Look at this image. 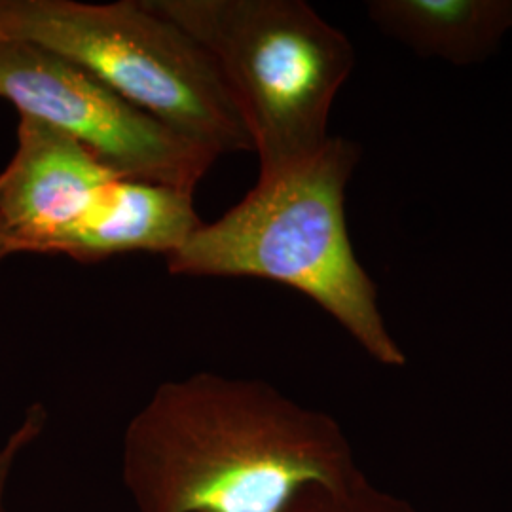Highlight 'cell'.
Returning a JSON list of instances; mask_svg holds the SVG:
<instances>
[{
  "label": "cell",
  "instance_id": "obj_1",
  "mask_svg": "<svg viewBox=\"0 0 512 512\" xmlns=\"http://www.w3.org/2000/svg\"><path fill=\"white\" fill-rule=\"evenodd\" d=\"M363 476L327 412L217 372L158 385L122 439V482L137 512H283L310 486Z\"/></svg>",
  "mask_w": 512,
  "mask_h": 512
},
{
  "label": "cell",
  "instance_id": "obj_2",
  "mask_svg": "<svg viewBox=\"0 0 512 512\" xmlns=\"http://www.w3.org/2000/svg\"><path fill=\"white\" fill-rule=\"evenodd\" d=\"M359 162L357 143L330 137L308 160L260 173L241 202L165 256L167 270L287 285L329 313L372 361L401 368L406 353L349 238L346 192Z\"/></svg>",
  "mask_w": 512,
  "mask_h": 512
},
{
  "label": "cell",
  "instance_id": "obj_3",
  "mask_svg": "<svg viewBox=\"0 0 512 512\" xmlns=\"http://www.w3.org/2000/svg\"><path fill=\"white\" fill-rule=\"evenodd\" d=\"M213 59L260 173L327 145L330 110L355 67L349 38L302 0H148Z\"/></svg>",
  "mask_w": 512,
  "mask_h": 512
},
{
  "label": "cell",
  "instance_id": "obj_4",
  "mask_svg": "<svg viewBox=\"0 0 512 512\" xmlns=\"http://www.w3.org/2000/svg\"><path fill=\"white\" fill-rule=\"evenodd\" d=\"M0 37L73 61L217 156L253 150L213 59L148 0H0Z\"/></svg>",
  "mask_w": 512,
  "mask_h": 512
},
{
  "label": "cell",
  "instance_id": "obj_5",
  "mask_svg": "<svg viewBox=\"0 0 512 512\" xmlns=\"http://www.w3.org/2000/svg\"><path fill=\"white\" fill-rule=\"evenodd\" d=\"M0 99L73 137L116 173L184 192L219 160L137 109L93 74L40 46L0 37Z\"/></svg>",
  "mask_w": 512,
  "mask_h": 512
},
{
  "label": "cell",
  "instance_id": "obj_6",
  "mask_svg": "<svg viewBox=\"0 0 512 512\" xmlns=\"http://www.w3.org/2000/svg\"><path fill=\"white\" fill-rule=\"evenodd\" d=\"M122 177L73 137L19 116L18 145L0 173V243L10 255L78 262Z\"/></svg>",
  "mask_w": 512,
  "mask_h": 512
},
{
  "label": "cell",
  "instance_id": "obj_7",
  "mask_svg": "<svg viewBox=\"0 0 512 512\" xmlns=\"http://www.w3.org/2000/svg\"><path fill=\"white\" fill-rule=\"evenodd\" d=\"M370 21L425 59L484 63L512 31V0H372Z\"/></svg>",
  "mask_w": 512,
  "mask_h": 512
},
{
  "label": "cell",
  "instance_id": "obj_8",
  "mask_svg": "<svg viewBox=\"0 0 512 512\" xmlns=\"http://www.w3.org/2000/svg\"><path fill=\"white\" fill-rule=\"evenodd\" d=\"M283 512H420L410 501L374 486L366 476L342 486H310Z\"/></svg>",
  "mask_w": 512,
  "mask_h": 512
},
{
  "label": "cell",
  "instance_id": "obj_9",
  "mask_svg": "<svg viewBox=\"0 0 512 512\" xmlns=\"http://www.w3.org/2000/svg\"><path fill=\"white\" fill-rule=\"evenodd\" d=\"M48 423V414L42 404H33L18 427L10 433V437L0 446V512H6V499L10 480L16 471L21 456L40 439L44 427Z\"/></svg>",
  "mask_w": 512,
  "mask_h": 512
},
{
  "label": "cell",
  "instance_id": "obj_10",
  "mask_svg": "<svg viewBox=\"0 0 512 512\" xmlns=\"http://www.w3.org/2000/svg\"><path fill=\"white\" fill-rule=\"evenodd\" d=\"M6 256H10V251H8V249H6V247L0 243V262H2Z\"/></svg>",
  "mask_w": 512,
  "mask_h": 512
}]
</instances>
